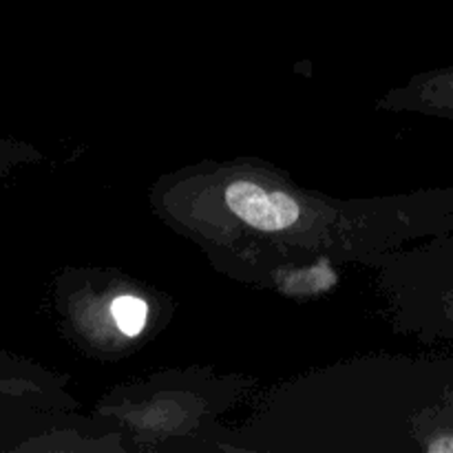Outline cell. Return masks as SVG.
I'll use <instances>...</instances> for the list:
<instances>
[{"label": "cell", "instance_id": "1", "mask_svg": "<svg viewBox=\"0 0 453 453\" xmlns=\"http://www.w3.org/2000/svg\"><path fill=\"white\" fill-rule=\"evenodd\" d=\"M226 203L248 226L264 233H274L295 224L301 208L281 190H265L255 181H233L226 188Z\"/></svg>", "mask_w": 453, "mask_h": 453}, {"label": "cell", "instance_id": "2", "mask_svg": "<svg viewBox=\"0 0 453 453\" xmlns=\"http://www.w3.org/2000/svg\"><path fill=\"white\" fill-rule=\"evenodd\" d=\"M111 317H113L115 326L122 334L137 336L146 326V317H149V308L140 296L122 295L115 296L111 303Z\"/></svg>", "mask_w": 453, "mask_h": 453}, {"label": "cell", "instance_id": "3", "mask_svg": "<svg viewBox=\"0 0 453 453\" xmlns=\"http://www.w3.org/2000/svg\"><path fill=\"white\" fill-rule=\"evenodd\" d=\"M451 96H453V82H451Z\"/></svg>", "mask_w": 453, "mask_h": 453}]
</instances>
